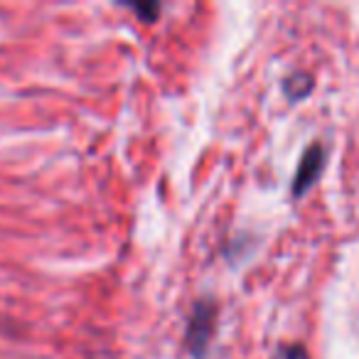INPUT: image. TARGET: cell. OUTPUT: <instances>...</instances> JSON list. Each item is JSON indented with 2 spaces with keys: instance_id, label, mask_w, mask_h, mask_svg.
Here are the masks:
<instances>
[{
  "instance_id": "cell-2",
  "label": "cell",
  "mask_w": 359,
  "mask_h": 359,
  "mask_svg": "<svg viewBox=\"0 0 359 359\" xmlns=\"http://www.w3.org/2000/svg\"><path fill=\"white\" fill-rule=\"evenodd\" d=\"M325 165V148L323 143H313L308 150L303 153L298 170H295V180H293V197H300L310 190V187L318 182L320 172H323Z\"/></svg>"
},
{
  "instance_id": "cell-1",
  "label": "cell",
  "mask_w": 359,
  "mask_h": 359,
  "mask_svg": "<svg viewBox=\"0 0 359 359\" xmlns=\"http://www.w3.org/2000/svg\"><path fill=\"white\" fill-rule=\"evenodd\" d=\"M217 303L212 298L197 300V305L192 308V315L187 320V332H185V344L187 352L195 359H202L212 342V334H215L217 325Z\"/></svg>"
},
{
  "instance_id": "cell-4",
  "label": "cell",
  "mask_w": 359,
  "mask_h": 359,
  "mask_svg": "<svg viewBox=\"0 0 359 359\" xmlns=\"http://www.w3.org/2000/svg\"><path fill=\"white\" fill-rule=\"evenodd\" d=\"M271 359H310V354L303 344L288 342V344H280V347L271 354Z\"/></svg>"
},
{
  "instance_id": "cell-3",
  "label": "cell",
  "mask_w": 359,
  "mask_h": 359,
  "mask_svg": "<svg viewBox=\"0 0 359 359\" xmlns=\"http://www.w3.org/2000/svg\"><path fill=\"white\" fill-rule=\"evenodd\" d=\"M283 89H285V94H288L290 101H300V99H305L310 91H313V79H310L308 74H300V72H295V74H290L288 79H285Z\"/></svg>"
},
{
  "instance_id": "cell-5",
  "label": "cell",
  "mask_w": 359,
  "mask_h": 359,
  "mask_svg": "<svg viewBox=\"0 0 359 359\" xmlns=\"http://www.w3.org/2000/svg\"><path fill=\"white\" fill-rule=\"evenodd\" d=\"M135 13H138V18L140 20H148V22H153L155 20V15L160 13V6L158 3H153V6H140V3H135V6H130Z\"/></svg>"
}]
</instances>
